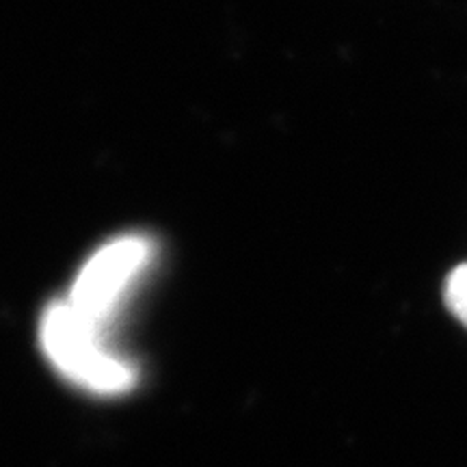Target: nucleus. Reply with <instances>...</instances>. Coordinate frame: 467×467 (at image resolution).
<instances>
[{
  "mask_svg": "<svg viewBox=\"0 0 467 467\" xmlns=\"http://www.w3.org/2000/svg\"><path fill=\"white\" fill-rule=\"evenodd\" d=\"M446 306L467 327V265H461L446 279Z\"/></svg>",
  "mask_w": 467,
  "mask_h": 467,
  "instance_id": "nucleus-3",
  "label": "nucleus"
},
{
  "mask_svg": "<svg viewBox=\"0 0 467 467\" xmlns=\"http://www.w3.org/2000/svg\"><path fill=\"white\" fill-rule=\"evenodd\" d=\"M154 247L143 236H121L102 244L80 273L67 295V306L102 334L119 314L126 296L151 262Z\"/></svg>",
  "mask_w": 467,
  "mask_h": 467,
  "instance_id": "nucleus-2",
  "label": "nucleus"
},
{
  "mask_svg": "<svg viewBox=\"0 0 467 467\" xmlns=\"http://www.w3.org/2000/svg\"><path fill=\"white\" fill-rule=\"evenodd\" d=\"M39 340L50 364L69 383L98 396H121L137 383V368L109 347L107 334L57 301L46 309Z\"/></svg>",
  "mask_w": 467,
  "mask_h": 467,
  "instance_id": "nucleus-1",
  "label": "nucleus"
}]
</instances>
